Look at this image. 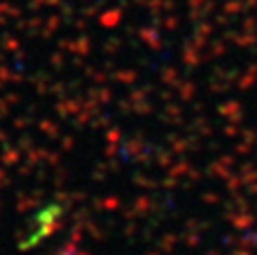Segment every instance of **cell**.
Wrapping results in <instances>:
<instances>
[{
	"instance_id": "6da1fadb",
	"label": "cell",
	"mask_w": 257,
	"mask_h": 255,
	"mask_svg": "<svg viewBox=\"0 0 257 255\" xmlns=\"http://www.w3.org/2000/svg\"><path fill=\"white\" fill-rule=\"evenodd\" d=\"M59 217H61V206H57V203L41 208V212L36 215V224H34V228H32L30 237H27L25 246H27V248L34 246V244L39 242L41 237H45V235H48L50 230L54 228V224H57Z\"/></svg>"
}]
</instances>
